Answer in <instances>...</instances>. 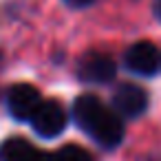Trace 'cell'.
<instances>
[{
    "mask_svg": "<svg viewBox=\"0 0 161 161\" xmlns=\"http://www.w3.org/2000/svg\"><path fill=\"white\" fill-rule=\"evenodd\" d=\"M0 159L3 161H55V154L38 150L33 143H29L22 137H14L3 143Z\"/></svg>",
    "mask_w": 161,
    "mask_h": 161,
    "instance_id": "obj_7",
    "label": "cell"
},
{
    "mask_svg": "<svg viewBox=\"0 0 161 161\" xmlns=\"http://www.w3.org/2000/svg\"><path fill=\"white\" fill-rule=\"evenodd\" d=\"M157 16H159V18H161V3H159V5H157Z\"/></svg>",
    "mask_w": 161,
    "mask_h": 161,
    "instance_id": "obj_10",
    "label": "cell"
},
{
    "mask_svg": "<svg viewBox=\"0 0 161 161\" xmlns=\"http://www.w3.org/2000/svg\"><path fill=\"white\" fill-rule=\"evenodd\" d=\"M40 104H42V97H40V93H38L36 86L20 82V84H14L9 88L7 106H9V113L16 119H20V121L29 119L31 121V117H33V113L38 110Z\"/></svg>",
    "mask_w": 161,
    "mask_h": 161,
    "instance_id": "obj_3",
    "label": "cell"
},
{
    "mask_svg": "<svg viewBox=\"0 0 161 161\" xmlns=\"http://www.w3.org/2000/svg\"><path fill=\"white\" fill-rule=\"evenodd\" d=\"M31 126H33V130H36L40 137H44V139L58 137V135L66 128V113H64L62 104L55 102V99H44V102L38 106V110L33 113Z\"/></svg>",
    "mask_w": 161,
    "mask_h": 161,
    "instance_id": "obj_2",
    "label": "cell"
},
{
    "mask_svg": "<svg viewBox=\"0 0 161 161\" xmlns=\"http://www.w3.org/2000/svg\"><path fill=\"white\" fill-rule=\"evenodd\" d=\"M55 161H93L91 152L77 143H66L55 152Z\"/></svg>",
    "mask_w": 161,
    "mask_h": 161,
    "instance_id": "obj_8",
    "label": "cell"
},
{
    "mask_svg": "<svg viewBox=\"0 0 161 161\" xmlns=\"http://www.w3.org/2000/svg\"><path fill=\"white\" fill-rule=\"evenodd\" d=\"M113 106L124 117H139L148 108V95L135 84H121L113 97Z\"/></svg>",
    "mask_w": 161,
    "mask_h": 161,
    "instance_id": "obj_6",
    "label": "cell"
},
{
    "mask_svg": "<svg viewBox=\"0 0 161 161\" xmlns=\"http://www.w3.org/2000/svg\"><path fill=\"white\" fill-rule=\"evenodd\" d=\"M64 3L69 5V7H88V5H93L95 3V0H64Z\"/></svg>",
    "mask_w": 161,
    "mask_h": 161,
    "instance_id": "obj_9",
    "label": "cell"
},
{
    "mask_svg": "<svg viewBox=\"0 0 161 161\" xmlns=\"http://www.w3.org/2000/svg\"><path fill=\"white\" fill-rule=\"evenodd\" d=\"M124 62L137 75H154L159 69V51L152 42H135L126 51Z\"/></svg>",
    "mask_w": 161,
    "mask_h": 161,
    "instance_id": "obj_5",
    "label": "cell"
},
{
    "mask_svg": "<svg viewBox=\"0 0 161 161\" xmlns=\"http://www.w3.org/2000/svg\"><path fill=\"white\" fill-rule=\"evenodd\" d=\"M73 117L77 126L104 148H115L124 139V124L119 115L106 108L95 95L77 97L73 104Z\"/></svg>",
    "mask_w": 161,
    "mask_h": 161,
    "instance_id": "obj_1",
    "label": "cell"
},
{
    "mask_svg": "<svg viewBox=\"0 0 161 161\" xmlns=\"http://www.w3.org/2000/svg\"><path fill=\"white\" fill-rule=\"evenodd\" d=\"M115 62L110 55L106 53H86L80 64H77V73L80 80L88 82V84H106L115 77Z\"/></svg>",
    "mask_w": 161,
    "mask_h": 161,
    "instance_id": "obj_4",
    "label": "cell"
}]
</instances>
